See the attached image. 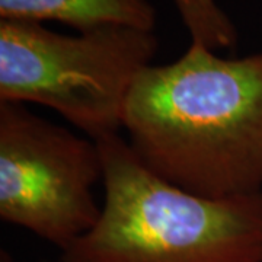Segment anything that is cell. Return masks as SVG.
<instances>
[{"label":"cell","instance_id":"8992f818","mask_svg":"<svg viewBox=\"0 0 262 262\" xmlns=\"http://www.w3.org/2000/svg\"><path fill=\"white\" fill-rule=\"evenodd\" d=\"M182 24L191 35V42L211 51L233 48L237 31L215 0H172Z\"/></svg>","mask_w":262,"mask_h":262},{"label":"cell","instance_id":"6da1fadb","mask_svg":"<svg viewBox=\"0 0 262 262\" xmlns=\"http://www.w3.org/2000/svg\"><path fill=\"white\" fill-rule=\"evenodd\" d=\"M122 128L155 175L207 198L262 191V53L225 58L192 44L136 77Z\"/></svg>","mask_w":262,"mask_h":262},{"label":"cell","instance_id":"3957f363","mask_svg":"<svg viewBox=\"0 0 262 262\" xmlns=\"http://www.w3.org/2000/svg\"><path fill=\"white\" fill-rule=\"evenodd\" d=\"M159 50L155 31L110 25L63 35L0 22V102L39 103L92 140L118 134L133 83Z\"/></svg>","mask_w":262,"mask_h":262},{"label":"cell","instance_id":"277c9868","mask_svg":"<svg viewBox=\"0 0 262 262\" xmlns=\"http://www.w3.org/2000/svg\"><path fill=\"white\" fill-rule=\"evenodd\" d=\"M102 179L95 140L0 102V217L66 251L98 222Z\"/></svg>","mask_w":262,"mask_h":262},{"label":"cell","instance_id":"7a4b0ae2","mask_svg":"<svg viewBox=\"0 0 262 262\" xmlns=\"http://www.w3.org/2000/svg\"><path fill=\"white\" fill-rule=\"evenodd\" d=\"M95 141L101 215L60 262H262V191L196 195L155 175L120 134Z\"/></svg>","mask_w":262,"mask_h":262},{"label":"cell","instance_id":"5b68a950","mask_svg":"<svg viewBox=\"0 0 262 262\" xmlns=\"http://www.w3.org/2000/svg\"><path fill=\"white\" fill-rule=\"evenodd\" d=\"M5 20H56L79 32L122 25L155 31L156 10L149 0H0Z\"/></svg>","mask_w":262,"mask_h":262},{"label":"cell","instance_id":"52a82bcc","mask_svg":"<svg viewBox=\"0 0 262 262\" xmlns=\"http://www.w3.org/2000/svg\"><path fill=\"white\" fill-rule=\"evenodd\" d=\"M0 262H15L9 256V253H6L5 251H2V255H0Z\"/></svg>","mask_w":262,"mask_h":262}]
</instances>
